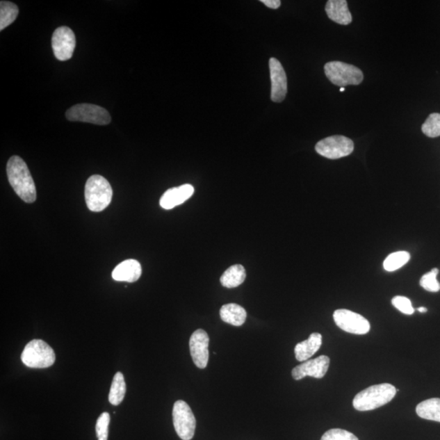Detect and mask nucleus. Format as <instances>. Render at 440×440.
Instances as JSON below:
<instances>
[{"instance_id": "obj_21", "label": "nucleus", "mask_w": 440, "mask_h": 440, "mask_svg": "<svg viewBox=\"0 0 440 440\" xmlns=\"http://www.w3.org/2000/svg\"><path fill=\"white\" fill-rule=\"evenodd\" d=\"M127 391L124 376L121 372H117L112 382L108 400L113 405H120L124 400Z\"/></svg>"}, {"instance_id": "obj_31", "label": "nucleus", "mask_w": 440, "mask_h": 440, "mask_svg": "<svg viewBox=\"0 0 440 440\" xmlns=\"http://www.w3.org/2000/svg\"><path fill=\"white\" fill-rule=\"evenodd\" d=\"M345 90H346V89H345V88H340V92H344V91H345Z\"/></svg>"}, {"instance_id": "obj_26", "label": "nucleus", "mask_w": 440, "mask_h": 440, "mask_svg": "<svg viewBox=\"0 0 440 440\" xmlns=\"http://www.w3.org/2000/svg\"><path fill=\"white\" fill-rule=\"evenodd\" d=\"M320 440H359L356 435L342 429H331L323 434Z\"/></svg>"}, {"instance_id": "obj_24", "label": "nucleus", "mask_w": 440, "mask_h": 440, "mask_svg": "<svg viewBox=\"0 0 440 440\" xmlns=\"http://www.w3.org/2000/svg\"><path fill=\"white\" fill-rule=\"evenodd\" d=\"M422 131L430 138L440 136V113H433L430 115L422 127Z\"/></svg>"}, {"instance_id": "obj_7", "label": "nucleus", "mask_w": 440, "mask_h": 440, "mask_svg": "<svg viewBox=\"0 0 440 440\" xmlns=\"http://www.w3.org/2000/svg\"><path fill=\"white\" fill-rule=\"evenodd\" d=\"M173 423L178 437L183 440H191L196 430V418L189 405L183 400L174 403L172 411Z\"/></svg>"}, {"instance_id": "obj_17", "label": "nucleus", "mask_w": 440, "mask_h": 440, "mask_svg": "<svg viewBox=\"0 0 440 440\" xmlns=\"http://www.w3.org/2000/svg\"><path fill=\"white\" fill-rule=\"evenodd\" d=\"M321 344L323 336L319 333L311 334L309 339L296 345L295 353L297 361H307L318 351Z\"/></svg>"}, {"instance_id": "obj_3", "label": "nucleus", "mask_w": 440, "mask_h": 440, "mask_svg": "<svg viewBox=\"0 0 440 440\" xmlns=\"http://www.w3.org/2000/svg\"><path fill=\"white\" fill-rule=\"evenodd\" d=\"M112 197V188L106 178L94 174L88 179L85 186V200L90 211L101 212L105 210L111 204Z\"/></svg>"}, {"instance_id": "obj_29", "label": "nucleus", "mask_w": 440, "mask_h": 440, "mask_svg": "<svg viewBox=\"0 0 440 440\" xmlns=\"http://www.w3.org/2000/svg\"><path fill=\"white\" fill-rule=\"evenodd\" d=\"M268 8L272 9H277L280 8L282 2L280 0H262L261 1Z\"/></svg>"}, {"instance_id": "obj_18", "label": "nucleus", "mask_w": 440, "mask_h": 440, "mask_svg": "<svg viewBox=\"0 0 440 440\" xmlns=\"http://www.w3.org/2000/svg\"><path fill=\"white\" fill-rule=\"evenodd\" d=\"M222 320L234 326H241L247 320V311L236 304H225L220 311Z\"/></svg>"}, {"instance_id": "obj_9", "label": "nucleus", "mask_w": 440, "mask_h": 440, "mask_svg": "<svg viewBox=\"0 0 440 440\" xmlns=\"http://www.w3.org/2000/svg\"><path fill=\"white\" fill-rule=\"evenodd\" d=\"M336 325L350 334H366L370 332V323L364 316L347 309L336 310L334 313Z\"/></svg>"}, {"instance_id": "obj_14", "label": "nucleus", "mask_w": 440, "mask_h": 440, "mask_svg": "<svg viewBox=\"0 0 440 440\" xmlns=\"http://www.w3.org/2000/svg\"><path fill=\"white\" fill-rule=\"evenodd\" d=\"M194 193V188L191 184H183L181 186L174 187L165 191L160 199V206L165 210L173 209L179 205L183 204Z\"/></svg>"}, {"instance_id": "obj_20", "label": "nucleus", "mask_w": 440, "mask_h": 440, "mask_svg": "<svg viewBox=\"0 0 440 440\" xmlns=\"http://www.w3.org/2000/svg\"><path fill=\"white\" fill-rule=\"evenodd\" d=\"M416 412L420 418L440 423V399L432 398L420 403Z\"/></svg>"}, {"instance_id": "obj_16", "label": "nucleus", "mask_w": 440, "mask_h": 440, "mask_svg": "<svg viewBox=\"0 0 440 440\" xmlns=\"http://www.w3.org/2000/svg\"><path fill=\"white\" fill-rule=\"evenodd\" d=\"M325 12L330 20L347 26L352 22V13H350L346 0H329L325 6Z\"/></svg>"}, {"instance_id": "obj_12", "label": "nucleus", "mask_w": 440, "mask_h": 440, "mask_svg": "<svg viewBox=\"0 0 440 440\" xmlns=\"http://www.w3.org/2000/svg\"><path fill=\"white\" fill-rule=\"evenodd\" d=\"M269 70L272 82L271 99L273 102L281 103L287 94V77L280 61L272 58L269 60Z\"/></svg>"}, {"instance_id": "obj_15", "label": "nucleus", "mask_w": 440, "mask_h": 440, "mask_svg": "<svg viewBox=\"0 0 440 440\" xmlns=\"http://www.w3.org/2000/svg\"><path fill=\"white\" fill-rule=\"evenodd\" d=\"M140 263L135 259L126 260L113 269L112 277L117 282H135L141 277Z\"/></svg>"}, {"instance_id": "obj_4", "label": "nucleus", "mask_w": 440, "mask_h": 440, "mask_svg": "<svg viewBox=\"0 0 440 440\" xmlns=\"http://www.w3.org/2000/svg\"><path fill=\"white\" fill-rule=\"evenodd\" d=\"M22 361L26 366L32 368H49L56 361V355L54 349L44 341L35 339L24 348Z\"/></svg>"}, {"instance_id": "obj_5", "label": "nucleus", "mask_w": 440, "mask_h": 440, "mask_svg": "<svg viewBox=\"0 0 440 440\" xmlns=\"http://www.w3.org/2000/svg\"><path fill=\"white\" fill-rule=\"evenodd\" d=\"M325 73L331 83L341 88L361 84L364 79L361 70L342 61H330L325 64Z\"/></svg>"}, {"instance_id": "obj_30", "label": "nucleus", "mask_w": 440, "mask_h": 440, "mask_svg": "<svg viewBox=\"0 0 440 440\" xmlns=\"http://www.w3.org/2000/svg\"><path fill=\"white\" fill-rule=\"evenodd\" d=\"M418 311L421 312V313H425V312L427 311V307H418Z\"/></svg>"}, {"instance_id": "obj_19", "label": "nucleus", "mask_w": 440, "mask_h": 440, "mask_svg": "<svg viewBox=\"0 0 440 440\" xmlns=\"http://www.w3.org/2000/svg\"><path fill=\"white\" fill-rule=\"evenodd\" d=\"M245 278L247 272L243 265L236 264L227 269L220 278V282L226 288H236L241 286Z\"/></svg>"}, {"instance_id": "obj_1", "label": "nucleus", "mask_w": 440, "mask_h": 440, "mask_svg": "<svg viewBox=\"0 0 440 440\" xmlns=\"http://www.w3.org/2000/svg\"><path fill=\"white\" fill-rule=\"evenodd\" d=\"M7 174L14 191L26 203L35 202L36 187L25 161L13 156L7 164Z\"/></svg>"}, {"instance_id": "obj_2", "label": "nucleus", "mask_w": 440, "mask_h": 440, "mask_svg": "<svg viewBox=\"0 0 440 440\" xmlns=\"http://www.w3.org/2000/svg\"><path fill=\"white\" fill-rule=\"evenodd\" d=\"M396 392V388L389 383L368 387L355 397L354 408L361 412L380 408L393 400Z\"/></svg>"}, {"instance_id": "obj_25", "label": "nucleus", "mask_w": 440, "mask_h": 440, "mask_svg": "<svg viewBox=\"0 0 440 440\" xmlns=\"http://www.w3.org/2000/svg\"><path fill=\"white\" fill-rule=\"evenodd\" d=\"M439 274L438 268H433L432 271L425 273L421 278L420 285L425 291L430 292H438L440 291V284L437 281V275Z\"/></svg>"}, {"instance_id": "obj_22", "label": "nucleus", "mask_w": 440, "mask_h": 440, "mask_svg": "<svg viewBox=\"0 0 440 440\" xmlns=\"http://www.w3.org/2000/svg\"><path fill=\"white\" fill-rule=\"evenodd\" d=\"M19 13L18 7L15 3L9 1L0 3V31L6 29L16 20Z\"/></svg>"}, {"instance_id": "obj_23", "label": "nucleus", "mask_w": 440, "mask_h": 440, "mask_svg": "<svg viewBox=\"0 0 440 440\" xmlns=\"http://www.w3.org/2000/svg\"><path fill=\"white\" fill-rule=\"evenodd\" d=\"M410 254L407 252H398L388 255L383 262V268L387 272H394L405 266L409 261Z\"/></svg>"}, {"instance_id": "obj_13", "label": "nucleus", "mask_w": 440, "mask_h": 440, "mask_svg": "<svg viewBox=\"0 0 440 440\" xmlns=\"http://www.w3.org/2000/svg\"><path fill=\"white\" fill-rule=\"evenodd\" d=\"M329 363L330 359L326 356H320L305 361L293 368V380H301L307 376L323 378L329 370Z\"/></svg>"}, {"instance_id": "obj_11", "label": "nucleus", "mask_w": 440, "mask_h": 440, "mask_svg": "<svg viewBox=\"0 0 440 440\" xmlns=\"http://www.w3.org/2000/svg\"><path fill=\"white\" fill-rule=\"evenodd\" d=\"M210 339L205 330L197 329L191 336L189 340V348L193 361L196 366L199 368H205L209 359Z\"/></svg>"}, {"instance_id": "obj_10", "label": "nucleus", "mask_w": 440, "mask_h": 440, "mask_svg": "<svg viewBox=\"0 0 440 440\" xmlns=\"http://www.w3.org/2000/svg\"><path fill=\"white\" fill-rule=\"evenodd\" d=\"M76 47L74 33L67 26H61L56 29L51 37V47L56 58L65 61L72 58Z\"/></svg>"}, {"instance_id": "obj_8", "label": "nucleus", "mask_w": 440, "mask_h": 440, "mask_svg": "<svg viewBox=\"0 0 440 440\" xmlns=\"http://www.w3.org/2000/svg\"><path fill=\"white\" fill-rule=\"evenodd\" d=\"M317 154L329 159H339L351 154L354 143L351 139L343 136H333L321 140L315 147Z\"/></svg>"}, {"instance_id": "obj_28", "label": "nucleus", "mask_w": 440, "mask_h": 440, "mask_svg": "<svg viewBox=\"0 0 440 440\" xmlns=\"http://www.w3.org/2000/svg\"><path fill=\"white\" fill-rule=\"evenodd\" d=\"M392 304L398 309L402 313L405 315H413L414 313V309L412 302L408 298L404 296H396L391 300Z\"/></svg>"}, {"instance_id": "obj_27", "label": "nucleus", "mask_w": 440, "mask_h": 440, "mask_svg": "<svg viewBox=\"0 0 440 440\" xmlns=\"http://www.w3.org/2000/svg\"><path fill=\"white\" fill-rule=\"evenodd\" d=\"M111 423V416L108 413H103L97 419L96 432L98 440H108V425Z\"/></svg>"}, {"instance_id": "obj_6", "label": "nucleus", "mask_w": 440, "mask_h": 440, "mask_svg": "<svg viewBox=\"0 0 440 440\" xmlns=\"http://www.w3.org/2000/svg\"><path fill=\"white\" fill-rule=\"evenodd\" d=\"M66 117L70 122H88L96 125L111 124V117L105 108L92 104H78L69 108Z\"/></svg>"}]
</instances>
